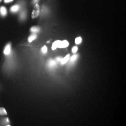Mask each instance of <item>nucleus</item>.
<instances>
[{"label":"nucleus","mask_w":126,"mask_h":126,"mask_svg":"<svg viewBox=\"0 0 126 126\" xmlns=\"http://www.w3.org/2000/svg\"><path fill=\"white\" fill-rule=\"evenodd\" d=\"M40 13V6L38 4L36 3L34 6L33 10L32 12L31 17L33 19L35 18L38 16Z\"/></svg>","instance_id":"obj_1"},{"label":"nucleus","mask_w":126,"mask_h":126,"mask_svg":"<svg viewBox=\"0 0 126 126\" xmlns=\"http://www.w3.org/2000/svg\"><path fill=\"white\" fill-rule=\"evenodd\" d=\"M69 46V43L66 40L59 41L58 40L57 42V48H66Z\"/></svg>","instance_id":"obj_2"},{"label":"nucleus","mask_w":126,"mask_h":126,"mask_svg":"<svg viewBox=\"0 0 126 126\" xmlns=\"http://www.w3.org/2000/svg\"><path fill=\"white\" fill-rule=\"evenodd\" d=\"M11 52V45L10 44H8L5 47V49L4 50V53L6 55H9Z\"/></svg>","instance_id":"obj_3"},{"label":"nucleus","mask_w":126,"mask_h":126,"mask_svg":"<svg viewBox=\"0 0 126 126\" xmlns=\"http://www.w3.org/2000/svg\"><path fill=\"white\" fill-rule=\"evenodd\" d=\"M0 14L2 16H5L7 14V10L6 8L4 6L0 7Z\"/></svg>","instance_id":"obj_4"},{"label":"nucleus","mask_w":126,"mask_h":126,"mask_svg":"<svg viewBox=\"0 0 126 126\" xmlns=\"http://www.w3.org/2000/svg\"><path fill=\"white\" fill-rule=\"evenodd\" d=\"M20 9V6L19 5H15L11 7L10 10L12 12H16Z\"/></svg>","instance_id":"obj_5"},{"label":"nucleus","mask_w":126,"mask_h":126,"mask_svg":"<svg viewBox=\"0 0 126 126\" xmlns=\"http://www.w3.org/2000/svg\"><path fill=\"white\" fill-rule=\"evenodd\" d=\"M40 30V29L39 27H36V26H34L32 27V28H31L30 29V31L33 33H36L39 32V31Z\"/></svg>","instance_id":"obj_6"},{"label":"nucleus","mask_w":126,"mask_h":126,"mask_svg":"<svg viewBox=\"0 0 126 126\" xmlns=\"http://www.w3.org/2000/svg\"><path fill=\"white\" fill-rule=\"evenodd\" d=\"M48 65L49 67L53 68V67H55L56 65V62L55 61L53 60H50L49 61Z\"/></svg>","instance_id":"obj_7"},{"label":"nucleus","mask_w":126,"mask_h":126,"mask_svg":"<svg viewBox=\"0 0 126 126\" xmlns=\"http://www.w3.org/2000/svg\"><path fill=\"white\" fill-rule=\"evenodd\" d=\"M37 37V35L34 33L33 34H32L31 35H30L29 37V38H28V41L30 43L32 42L33 40H34Z\"/></svg>","instance_id":"obj_8"},{"label":"nucleus","mask_w":126,"mask_h":126,"mask_svg":"<svg viewBox=\"0 0 126 126\" xmlns=\"http://www.w3.org/2000/svg\"><path fill=\"white\" fill-rule=\"evenodd\" d=\"M69 57H70V55H67L64 58L61 59L60 61L61 64H64L66 63L67 62V61L68 60V59L69 58Z\"/></svg>","instance_id":"obj_9"},{"label":"nucleus","mask_w":126,"mask_h":126,"mask_svg":"<svg viewBox=\"0 0 126 126\" xmlns=\"http://www.w3.org/2000/svg\"><path fill=\"white\" fill-rule=\"evenodd\" d=\"M7 115V112L5 108L3 107H0V115Z\"/></svg>","instance_id":"obj_10"},{"label":"nucleus","mask_w":126,"mask_h":126,"mask_svg":"<svg viewBox=\"0 0 126 126\" xmlns=\"http://www.w3.org/2000/svg\"><path fill=\"white\" fill-rule=\"evenodd\" d=\"M57 42H58V40L56 41L53 44L52 46V49L53 50H55L57 48Z\"/></svg>","instance_id":"obj_11"},{"label":"nucleus","mask_w":126,"mask_h":126,"mask_svg":"<svg viewBox=\"0 0 126 126\" xmlns=\"http://www.w3.org/2000/svg\"><path fill=\"white\" fill-rule=\"evenodd\" d=\"M82 41V38L80 37H78L77 38H76L75 39V43L77 45H79L80 44L81 42Z\"/></svg>","instance_id":"obj_12"},{"label":"nucleus","mask_w":126,"mask_h":126,"mask_svg":"<svg viewBox=\"0 0 126 126\" xmlns=\"http://www.w3.org/2000/svg\"><path fill=\"white\" fill-rule=\"evenodd\" d=\"M42 51L43 53H46L47 51V48L46 46H44L42 48Z\"/></svg>","instance_id":"obj_13"},{"label":"nucleus","mask_w":126,"mask_h":126,"mask_svg":"<svg viewBox=\"0 0 126 126\" xmlns=\"http://www.w3.org/2000/svg\"><path fill=\"white\" fill-rule=\"evenodd\" d=\"M77 58V55H75L71 57V62H74V61L76 60Z\"/></svg>","instance_id":"obj_14"},{"label":"nucleus","mask_w":126,"mask_h":126,"mask_svg":"<svg viewBox=\"0 0 126 126\" xmlns=\"http://www.w3.org/2000/svg\"><path fill=\"white\" fill-rule=\"evenodd\" d=\"M21 18L22 19H24L26 17V13H25V12H23L20 15Z\"/></svg>","instance_id":"obj_15"},{"label":"nucleus","mask_w":126,"mask_h":126,"mask_svg":"<svg viewBox=\"0 0 126 126\" xmlns=\"http://www.w3.org/2000/svg\"><path fill=\"white\" fill-rule=\"evenodd\" d=\"M77 50H78V48H77V47H76V46L74 47L72 49V51L73 53H76L77 51Z\"/></svg>","instance_id":"obj_16"},{"label":"nucleus","mask_w":126,"mask_h":126,"mask_svg":"<svg viewBox=\"0 0 126 126\" xmlns=\"http://www.w3.org/2000/svg\"><path fill=\"white\" fill-rule=\"evenodd\" d=\"M14 0H4V2L5 3H9L10 2L13 1Z\"/></svg>","instance_id":"obj_17"},{"label":"nucleus","mask_w":126,"mask_h":126,"mask_svg":"<svg viewBox=\"0 0 126 126\" xmlns=\"http://www.w3.org/2000/svg\"><path fill=\"white\" fill-rule=\"evenodd\" d=\"M38 1H39V0H33V3H34V4H36L38 2Z\"/></svg>","instance_id":"obj_18"},{"label":"nucleus","mask_w":126,"mask_h":126,"mask_svg":"<svg viewBox=\"0 0 126 126\" xmlns=\"http://www.w3.org/2000/svg\"><path fill=\"white\" fill-rule=\"evenodd\" d=\"M61 60V58L60 57H57V61L58 62L60 61Z\"/></svg>","instance_id":"obj_19"},{"label":"nucleus","mask_w":126,"mask_h":126,"mask_svg":"<svg viewBox=\"0 0 126 126\" xmlns=\"http://www.w3.org/2000/svg\"><path fill=\"white\" fill-rule=\"evenodd\" d=\"M1 1H2V0H0V2Z\"/></svg>","instance_id":"obj_20"}]
</instances>
